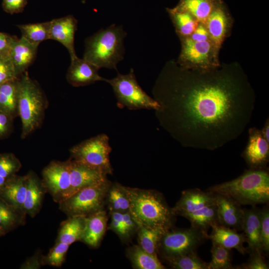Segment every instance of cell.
<instances>
[{
    "instance_id": "ac0fdd59",
    "label": "cell",
    "mask_w": 269,
    "mask_h": 269,
    "mask_svg": "<svg viewBox=\"0 0 269 269\" xmlns=\"http://www.w3.org/2000/svg\"><path fill=\"white\" fill-rule=\"evenodd\" d=\"M50 21L49 39L61 43L68 50L71 59L77 56L74 47L75 34L78 21L71 15Z\"/></svg>"
},
{
    "instance_id": "7402d4cb",
    "label": "cell",
    "mask_w": 269,
    "mask_h": 269,
    "mask_svg": "<svg viewBox=\"0 0 269 269\" xmlns=\"http://www.w3.org/2000/svg\"><path fill=\"white\" fill-rule=\"evenodd\" d=\"M212 229V231L208 236V239L212 243L230 250L236 249L243 255L247 253V249L244 246V243L246 242L244 233H239L234 229L220 224L213 225Z\"/></svg>"
},
{
    "instance_id": "f35d334b",
    "label": "cell",
    "mask_w": 269,
    "mask_h": 269,
    "mask_svg": "<svg viewBox=\"0 0 269 269\" xmlns=\"http://www.w3.org/2000/svg\"><path fill=\"white\" fill-rule=\"evenodd\" d=\"M261 241L263 252L268 255L269 252V210L267 206L261 209Z\"/></svg>"
},
{
    "instance_id": "d4e9b609",
    "label": "cell",
    "mask_w": 269,
    "mask_h": 269,
    "mask_svg": "<svg viewBox=\"0 0 269 269\" xmlns=\"http://www.w3.org/2000/svg\"><path fill=\"white\" fill-rule=\"evenodd\" d=\"M86 217L83 216H72L62 223L57 242L66 243L69 245L81 241L83 237Z\"/></svg>"
},
{
    "instance_id": "9c48e42d",
    "label": "cell",
    "mask_w": 269,
    "mask_h": 269,
    "mask_svg": "<svg viewBox=\"0 0 269 269\" xmlns=\"http://www.w3.org/2000/svg\"><path fill=\"white\" fill-rule=\"evenodd\" d=\"M206 234L197 228H174L165 232L158 247L157 255L163 260L195 251L205 239Z\"/></svg>"
},
{
    "instance_id": "4fadbf2b",
    "label": "cell",
    "mask_w": 269,
    "mask_h": 269,
    "mask_svg": "<svg viewBox=\"0 0 269 269\" xmlns=\"http://www.w3.org/2000/svg\"><path fill=\"white\" fill-rule=\"evenodd\" d=\"M243 157L251 169H266L269 159V143L261 131L256 128L249 130V140Z\"/></svg>"
},
{
    "instance_id": "8d00e7d4",
    "label": "cell",
    "mask_w": 269,
    "mask_h": 269,
    "mask_svg": "<svg viewBox=\"0 0 269 269\" xmlns=\"http://www.w3.org/2000/svg\"><path fill=\"white\" fill-rule=\"evenodd\" d=\"M21 166L19 160L12 154H0V175L5 178L14 175Z\"/></svg>"
},
{
    "instance_id": "7bdbcfd3",
    "label": "cell",
    "mask_w": 269,
    "mask_h": 269,
    "mask_svg": "<svg viewBox=\"0 0 269 269\" xmlns=\"http://www.w3.org/2000/svg\"><path fill=\"white\" fill-rule=\"evenodd\" d=\"M111 221L108 229L114 232L122 242H125V233L123 227V213L116 212H110Z\"/></svg>"
},
{
    "instance_id": "603a6c76",
    "label": "cell",
    "mask_w": 269,
    "mask_h": 269,
    "mask_svg": "<svg viewBox=\"0 0 269 269\" xmlns=\"http://www.w3.org/2000/svg\"><path fill=\"white\" fill-rule=\"evenodd\" d=\"M107 221L108 216L104 209L87 216L81 241L92 248L98 247L106 231Z\"/></svg>"
},
{
    "instance_id": "7dc6e473",
    "label": "cell",
    "mask_w": 269,
    "mask_h": 269,
    "mask_svg": "<svg viewBox=\"0 0 269 269\" xmlns=\"http://www.w3.org/2000/svg\"><path fill=\"white\" fill-rule=\"evenodd\" d=\"M11 117L0 110V136L7 134L10 127Z\"/></svg>"
},
{
    "instance_id": "cb8c5ba5",
    "label": "cell",
    "mask_w": 269,
    "mask_h": 269,
    "mask_svg": "<svg viewBox=\"0 0 269 269\" xmlns=\"http://www.w3.org/2000/svg\"><path fill=\"white\" fill-rule=\"evenodd\" d=\"M28 175L27 189L23 204V212L34 217L41 208L44 187L37 177L33 174Z\"/></svg>"
},
{
    "instance_id": "f546056e",
    "label": "cell",
    "mask_w": 269,
    "mask_h": 269,
    "mask_svg": "<svg viewBox=\"0 0 269 269\" xmlns=\"http://www.w3.org/2000/svg\"><path fill=\"white\" fill-rule=\"evenodd\" d=\"M167 11L180 38L189 36L195 30L199 22L190 13L174 8Z\"/></svg>"
},
{
    "instance_id": "1f68e13d",
    "label": "cell",
    "mask_w": 269,
    "mask_h": 269,
    "mask_svg": "<svg viewBox=\"0 0 269 269\" xmlns=\"http://www.w3.org/2000/svg\"><path fill=\"white\" fill-rule=\"evenodd\" d=\"M17 78L0 85V110L11 118L18 114Z\"/></svg>"
},
{
    "instance_id": "6da1fadb",
    "label": "cell",
    "mask_w": 269,
    "mask_h": 269,
    "mask_svg": "<svg viewBox=\"0 0 269 269\" xmlns=\"http://www.w3.org/2000/svg\"><path fill=\"white\" fill-rule=\"evenodd\" d=\"M179 70L162 73L153 90L162 127L188 147L213 150L237 138L254 108L248 84L213 70Z\"/></svg>"
},
{
    "instance_id": "681fc988",
    "label": "cell",
    "mask_w": 269,
    "mask_h": 269,
    "mask_svg": "<svg viewBox=\"0 0 269 269\" xmlns=\"http://www.w3.org/2000/svg\"><path fill=\"white\" fill-rule=\"evenodd\" d=\"M7 179L0 175V191L5 184Z\"/></svg>"
},
{
    "instance_id": "83f0119b",
    "label": "cell",
    "mask_w": 269,
    "mask_h": 269,
    "mask_svg": "<svg viewBox=\"0 0 269 269\" xmlns=\"http://www.w3.org/2000/svg\"><path fill=\"white\" fill-rule=\"evenodd\" d=\"M190 222L191 227L207 234L213 225L219 224L216 204L208 205L187 214L185 217Z\"/></svg>"
},
{
    "instance_id": "b9f144b4",
    "label": "cell",
    "mask_w": 269,
    "mask_h": 269,
    "mask_svg": "<svg viewBox=\"0 0 269 269\" xmlns=\"http://www.w3.org/2000/svg\"><path fill=\"white\" fill-rule=\"evenodd\" d=\"M122 222L125 242H127L136 233L137 224L130 211L123 213Z\"/></svg>"
},
{
    "instance_id": "e0dca14e",
    "label": "cell",
    "mask_w": 269,
    "mask_h": 269,
    "mask_svg": "<svg viewBox=\"0 0 269 269\" xmlns=\"http://www.w3.org/2000/svg\"><path fill=\"white\" fill-rule=\"evenodd\" d=\"M39 44L31 43L21 37H14L6 56L18 76L33 62Z\"/></svg>"
},
{
    "instance_id": "9a60e30c",
    "label": "cell",
    "mask_w": 269,
    "mask_h": 269,
    "mask_svg": "<svg viewBox=\"0 0 269 269\" xmlns=\"http://www.w3.org/2000/svg\"><path fill=\"white\" fill-rule=\"evenodd\" d=\"M215 193L218 224L243 231L245 212L241 205L228 196Z\"/></svg>"
},
{
    "instance_id": "d590c367",
    "label": "cell",
    "mask_w": 269,
    "mask_h": 269,
    "mask_svg": "<svg viewBox=\"0 0 269 269\" xmlns=\"http://www.w3.org/2000/svg\"><path fill=\"white\" fill-rule=\"evenodd\" d=\"M212 257L208 263V269H235L231 263V250L212 243Z\"/></svg>"
},
{
    "instance_id": "ffe728a7",
    "label": "cell",
    "mask_w": 269,
    "mask_h": 269,
    "mask_svg": "<svg viewBox=\"0 0 269 269\" xmlns=\"http://www.w3.org/2000/svg\"><path fill=\"white\" fill-rule=\"evenodd\" d=\"M27 180L28 175L23 176L13 175L7 179L0 191V198L24 215L25 214L24 213L23 207Z\"/></svg>"
},
{
    "instance_id": "bcb514c9",
    "label": "cell",
    "mask_w": 269,
    "mask_h": 269,
    "mask_svg": "<svg viewBox=\"0 0 269 269\" xmlns=\"http://www.w3.org/2000/svg\"><path fill=\"white\" fill-rule=\"evenodd\" d=\"M14 38L0 32V56L5 57Z\"/></svg>"
},
{
    "instance_id": "30bf717a",
    "label": "cell",
    "mask_w": 269,
    "mask_h": 269,
    "mask_svg": "<svg viewBox=\"0 0 269 269\" xmlns=\"http://www.w3.org/2000/svg\"><path fill=\"white\" fill-rule=\"evenodd\" d=\"M111 151L109 138L104 134L86 139L70 150L72 159L101 169L107 174L113 173L109 156Z\"/></svg>"
},
{
    "instance_id": "f1b7e54d",
    "label": "cell",
    "mask_w": 269,
    "mask_h": 269,
    "mask_svg": "<svg viewBox=\"0 0 269 269\" xmlns=\"http://www.w3.org/2000/svg\"><path fill=\"white\" fill-rule=\"evenodd\" d=\"M106 204L110 212L125 213L130 211V201L124 186L111 183L107 193Z\"/></svg>"
},
{
    "instance_id": "e575fe53",
    "label": "cell",
    "mask_w": 269,
    "mask_h": 269,
    "mask_svg": "<svg viewBox=\"0 0 269 269\" xmlns=\"http://www.w3.org/2000/svg\"><path fill=\"white\" fill-rule=\"evenodd\" d=\"M24 216L0 198V228L5 233L22 223Z\"/></svg>"
},
{
    "instance_id": "7c38bea8",
    "label": "cell",
    "mask_w": 269,
    "mask_h": 269,
    "mask_svg": "<svg viewBox=\"0 0 269 269\" xmlns=\"http://www.w3.org/2000/svg\"><path fill=\"white\" fill-rule=\"evenodd\" d=\"M70 186L62 200L83 188L97 185L108 180V174L101 169L72 158L70 159Z\"/></svg>"
},
{
    "instance_id": "484cf974",
    "label": "cell",
    "mask_w": 269,
    "mask_h": 269,
    "mask_svg": "<svg viewBox=\"0 0 269 269\" xmlns=\"http://www.w3.org/2000/svg\"><path fill=\"white\" fill-rule=\"evenodd\" d=\"M126 256L135 269H165L157 255L149 253L138 245L127 249Z\"/></svg>"
},
{
    "instance_id": "5b68a950",
    "label": "cell",
    "mask_w": 269,
    "mask_h": 269,
    "mask_svg": "<svg viewBox=\"0 0 269 269\" xmlns=\"http://www.w3.org/2000/svg\"><path fill=\"white\" fill-rule=\"evenodd\" d=\"M17 114L24 139L41 125L47 106L45 95L38 83L25 71L17 79Z\"/></svg>"
},
{
    "instance_id": "4dcf8cb0",
    "label": "cell",
    "mask_w": 269,
    "mask_h": 269,
    "mask_svg": "<svg viewBox=\"0 0 269 269\" xmlns=\"http://www.w3.org/2000/svg\"><path fill=\"white\" fill-rule=\"evenodd\" d=\"M137 224L138 245L149 253L157 255L160 239L166 231L160 229L148 227L138 223Z\"/></svg>"
},
{
    "instance_id": "277c9868",
    "label": "cell",
    "mask_w": 269,
    "mask_h": 269,
    "mask_svg": "<svg viewBox=\"0 0 269 269\" xmlns=\"http://www.w3.org/2000/svg\"><path fill=\"white\" fill-rule=\"evenodd\" d=\"M126 35L123 26L115 24L100 29L86 39L83 58L99 69L117 70L118 63L124 58Z\"/></svg>"
},
{
    "instance_id": "60d3db41",
    "label": "cell",
    "mask_w": 269,
    "mask_h": 269,
    "mask_svg": "<svg viewBox=\"0 0 269 269\" xmlns=\"http://www.w3.org/2000/svg\"><path fill=\"white\" fill-rule=\"evenodd\" d=\"M18 78L15 69L9 60L0 56V85Z\"/></svg>"
},
{
    "instance_id": "d6986e66",
    "label": "cell",
    "mask_w": 269,
    "mask_h": 269,
    "mask_svg": "<svg viewBox=\"0 0 269 269\" xmlns=\"http://www.w3.org/2000/svg\"><path fill=\"white\" fill-rule=\"evenodd\" d=\"M99 69L84 58L77 56L71 59L66 78L74 87L88 85L97 81H106L105 78L99 74Z\"/></svg>"
},
{
    "instance_id": "8fae6325",
    "label": "cell",
    "mask_w": 269,
    "mask_h": 269,
    "mask_svg": "<svg viewBox=\"0 0 269 269\" xmlns=\"http://www.w3.org/2000/svg\"><path fill=\"white\" fill-rule=\"evenodd\" d=\"M42 184L57 202L61 200L70 186V159L53 161L42 171Z\"/></svg>"
},
{
    "instance_id": "c3c4849f",
    "label": "cell",
    "mask_w": 269,
    "mask_h": 269,
    "mask_svg": "<svg viewBox=\"0 0 269 269\" xmlns=\"http://www.w3.org/2000/svg\"><path fill=\"white\" fill-rule=\"evenodd\" d=\"M262 134L265 139L269 143V119H268L266 122V123L263 128L262 130H261Z\"/></svg>"
},
{
    "instance_id": "5bb4252c",
    "label": "cell",
    "mask_w": 269,
    "mask_h": 269,
    "mask_svg": "<svg viewBox=\"0 0 269 269\" xmlns=\"http://www.w3.org/2000/svg\"><path fill=\"white\" fill-rule=\"evenodd\" d=\"M205 25L210 39L218 50L230 30L232 20L222 1L219 0L207 18Z\"/></svg>"
},
{
    "instance_id": "8992f818",
    "label": "cell",
    "mask_w": 269,
    "mask_h": 269,
    "mask_svg": "<svg viewBox=\"0 0 269 269\" xmlns=\"http://www.w3.org/2000/svg\"><path fill=\"white\" fill-rule=\"evenodd\" d=\"M112 86L120 108H127L130 110L140 109L159 110L160 105L154 98L148 95L141 88L136 80L134 71L117 76L106 81Z\"/></svg>"
},
{
    "instance_id": "ba28073f",
    "label": "cell",
    "mask_w": 269,
    "mask_h": 269,
    "mask_svg": "<svg viewBox=\"0 0 269 269\" xmlns=\"http://www.w3.org/2000/svg\"><path fill=\"white\" fill-rule=\"evenodd\" d=\"M181 50L178 63L184 70L209 71L219 66V50L210 39L195 42L188 37L180 38Z\"/></svg>"
},
{
    "instance_id": "f6af8a7d",
    "label": "cell",
    "mask_w": 269,
    "mask_h": 269,
    "mask_svg": "<svg viewBox=\"0 0 269 269\" xmlns=\"http://www.w3.org/2000/svg\"><path fill=\"white\" fill-rule=\"evenodd\" d=\"M187 37L195 42L203 41L210 39L205 24L200 22H199L194 32Z\"/></svg>"
},
{
    "instance_id": "4316f807",
    "label": "cell",
    "mask_w": 269,
    "mask_h": 269,
    "mask_svg": "<svg viewBox=\"0 0 269 269\" xmlns=\"http://www.w3.org/2000/svg\"><path fill=\"white\" fill-rule=\"evenodd\" d=\"M219 0H180L173 8L179 11H186L197 20L205 24L207 18Z\"/></svg>"
},
{
    "instance_id": "3957f363",
    "label": "cell",
    "mask_w": 269,
    "mask_h": 269,
    "mask_svg": "<svg viewBox=\"0 0 269 269\" xmlns=\"http://www.w3.org/2000/svg\"><path fill=\"white\" fill-rule=\"evenodd\" d=\"M208 191L228 196L241 205L268 203L269 173L266 169L246 170L238 177L210 187Z\"/></svg>"
},
{
    "instance_id": "f907efd6",
    "label": "cell",
    "mask_w": 269,
    "mask_h": 269,
    "mask_svg": "<svg viewBox=\"0 0 269 269\" xmlns=\"http://www.w3.org/2000/svg\"><path fill=\"white\" fill-rule=\"evenodd\" d=\"M5 234V233L2 229L0 228V236H2L4 235Z\"/></svg>"
},
{
    "instance_id": "74e56055",
    "label": "cell",
    "mask_w": 269,
    "mask_h": 269,
    "mask_svg": "<svg viewBox=\"0 0 269 269\" xmlns=\"http://www.w3.org/2000/svg\"><path fill=\"white\" fill-rule=\"evenodd\" d=\"M69 247V244L57 242L47 256L43 259V263L56 267H61L65 261Z\"/></svg>"
},
{
    "instance_id": "836d02e7",
    "label": "cell",
    "mask_w": 269,
    "mask_h": 269,
    "mask_svg": "<svg viewBox=\"0 0 269 269\" xmlns=\"http://www.w3.org/2000/svg\"><path fill=\"white\" fill-rule=\"evenodd\" d=\"M163 261L174 269H208V263L199 258L196 251Z\"/></svg>"
},
{
    "instance_id": "ab89813d",
    "label": "cell",
    "mask_w": 269,
    "mask_h": 269,
    "mask_svg": "<svg viewBox=\"0 0 269 269\" xmlns=\"http://www.w3.org/2000/svg\"><path fill=\"white\" fill-rule=\"evenodd\" d=\"M263 254L259 251L250 253V258L247 263L239 266L235 269H268L269 265L266 262Z\"/></svg>"
},
{
    "instance_id": "2e32d148",
    "label": "cell",
    "mask_w": 269,
    "mask_h": 269,
    "mask_svg": "<svg viewBox=\"0 0 269 269\" xmlns=\"http://www.w3.org/2000/svg\"><path fill=\"white\" fill-rule=\"evenodd\" d=\"M215 203V193L208 190L204 192L198 188L190 189L182 191L181 197L171 210L175 216L184 217L205 206Z\"/></svg>"
},
{
    "instance_id": "ee69618b",
    "label": "cell",
    "mask_w": 269,
    "mask_h": 269,
    "mask_svg": "<svg viewBox=\"0 0 269 269\" xmlns=\"http://www.w3.org/2000/svg\"><path fill=\"white\" fill-rule=\"evenodd\" d=\"M27 0H3L4 9L10 13L22 12L26 6Z\"/></svg>"
},
{
    "instance_id": "44dd1931",
    "label": "cell",
    "mask_w": 269,
    "mask_h": 269,
    "mask_svg": "<svg viewBox=\"0 0 269 269\" xmlns=\"http://www.w3.org/2000/svg\"><path fill=\"white\" fill-rule=\"evenodd\" d=\"M245 216L243 231L248 244L247 253L259 251L263 253L261 241V209L253 206L251 209H244Z\"/></svg>"
},
{
    "instance_id": "52a82bcc",
    "label": "cell",
    "mask_w": 269,
    "mask_h": 269,
    "mask_svg": "<svg viewBox=\"0 0 269 269\" xmlns=\"http://www.w3.org/2000/svg\"><path fill=\"white\" fill-rule=\"evenodd\" d=\"M111 183L108 179L78 190L58 202L60 210L69 216L87 217L104 209L107 193Z\"/></svg>"
},
{
    "instance_id": "d6a6232c",
    "label": "cell",
    "mask_w": 269,
    "mask_h": 269,
    "mask_svg": "<svg viewBox=\"0 0 269 269\" xmlns=\"http://www.w3.org/2000/svg\"><path fill=\"white\" fill-rule=\"evenodd\" d=\"M21 37L29 42L39 44L49 39L50 21L18 25Z\"/></svg>"
},
{
    "instance_id": "7a4b0ae2",
    "label": "cell",
    "mask_w": 269,
    "mask_h": 269,
    "mask_svg": "<svg viewBox=\"0 0 269 269\" xmlns=\"http://www.w3.org/2000/svg\"><path fill=\"white\" fill-rule=\"evenodd\" d=\"M124 188L130 211L136 223L165 231L174 227L175 216L162 193L155 190Z\"/></svg>"
}]
</instances>
